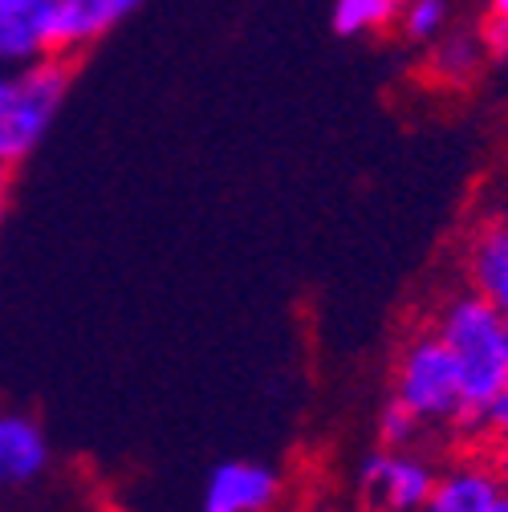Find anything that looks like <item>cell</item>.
<instances>
[{"label": "cell", "mask_w": 508, "mask_h": 512, "mask_svg": "<svg viewBox=\"0 0 508 512\" xmlns=\"http://www.w3.org/2000/svg\"><path fill=\"white\" fill-rule=\"evenodd\" d=\"M443 21H448V0H403V25L415 41L439 33Z\"/></svg>", "instance_id": "cell-14"}, {"label": "cell", "mask_w": 508, "mask_h": 512, "mask_svg": "<svg viewBox=\"0 0 508 512\" xmlns=\"http://www.w3.org/2000/svg\"><path fill=\"white\" fill-rule=\"evenodd\" d=\"M468 277L508 317V224H488L468 248Z\"/></svg>", "instance_id": "cell-10"}, {"label": "cell", "mask_w": 508, "mask_h": 512, "mask_svg": "<svg viewBox=\"0 0 508 512\" xmlns=\"http://www.w3.org/2000/svg\"><path fill=\"white\" fill-rule=\"evenodd\" d=\"M435 334L452 350L460 370V431L484 435V407L508 378L504 358V313L484 293H464L443 305Z\"/></svg>", "instance_id": "cell-1"}, {"label": "cell", "mask_w": 508, "mask_h": 512, "mask_svg": "<svg viewBox=\"0 0 508 512\" xmlns=\"http://www.w3.org/2000/svg\"><path fill=\"white\" fill-rule=\"evenodd\" d=\"M496 496H500V480L492 476L484 456H472L435 476L423 512H488Z\"/></svg>", "instance_id": "cell-8"}, {"label": "cell", "mask_w": 508, "mask_h": 512, "mask_svg": "<svg viewBox=\"0 0 508 512\" xmlns=\"http://www.w3.org/2000/svg\"><path fill=\"white\" fill-rule=\"evenodd\" d=\"M139 5L143 0H53V53L70 57L74 49H86Z\"/></svg>", "instance_id": "cell-5"}, {"label": "cell", "mask_w": 508, "mask_h": 512, "mask_svg": "<svg viewBox=\"0 0 508 512\" xmlns=\"http://www.w3.org/2000/svg\"><path fill=\"white\" fill-rule=\"evenodd\" d=\"M488 45H492L496 53H508V21L496 17V21L488 25Z\"/></svg>", "instance_id": "cell-17"}, {"label": "cell", "mask_w": 508, "mask_h": 512, "mask_svg": "<svg viewBox=\"0 0 508 512\" xmlns=\"http://www.w3.org/2000/svg\"><path fill=\"white\" fill-rule=\"evenodd\" d=\"M476 61H480V49H476V41L472 37H448L439 49H435V57H431V66H435V74L439 78H448V82H464L472 70H476Z\"/></svg>", "instance_id": "cell-12"}, {"label": "cell", "mask_w": 508, "mask_h": 512, "mask_svg": "<svg viewBox=\"0 0 508 512\" xmlns=\"http://www.w3.org/2000/svg\"><path fill=\"white\" fill-rule=\"evenodd\" d=\"M5 191H9V163H0V208H5Z\"/></svg>", "instance_id": "cell-18"}, {"label": "cell", "mask_w": 508, "mask_h": 512, "mask_svg": "<svg viewBox=\"0 0 508 512\" xmlns=\"http://www.w3.org/2000/svg\"><path fill=\"white\" fill-rule=\"evenodd\" d=\"M488 512H508V492H500L496 500H492V508Z\"/></svg>", "instance_id": "cell-19"}, {"label": "cell", "mask_w": 508, "mask_h": 512, "mask_svg": "<svg viewBox=\"0 0 508 512\" xmlns=\"http://www.w3.org/2000/svg\"><path fill=\"white\" fill-rule=\"evenodd\" d=\"M496 17H500V21H508V0H496Z\"/></svg>", "instance_id": "cell-20"}, {"label": "cell", "mask_w": 508, "mask_h": 512, "mask_svg": "<svg viewBox=\"0 0 508 512\" xmlns=\"http://www.w3.org/2000/svg\"><path fill=\"white\" fill-rule=\"evenodd\" d=\"M70 66L57 53L29 61V70L9 78V90L0 98V163H21L45 139L49 122L66 98Z\"/></svg>", "instance_id": "cell-2"}, {"label": "cell", "mask_w": 508, "mask_h": 512, "mask_svg": "<svg viewBox=\"0 0 508 512\" xmlns=\"http://www.w3.org/2000/svg\"><path fill=\"white\" fill-rule=\"evenodd\" d=\"M53 0H0V61L21 66L53 53Z\"/></svg>", "instance_id": "cell-6"}, {"label": "cell", "mask_w": 508, "mask_h": 512, "mask_svg": "<svg viewBox=\"0 0 508 512\" xmlns=\"http://www.w3.org/2000/svg\"><path fill=\"white\" fill-rule=\"evenodd\" d=\"M277 476L261 464H220L204 492V512H269Z\"/></svg>", "instance_id": "cell-7"}, {"label": "cell", "mask_w": 508, "mask_h": 512, "mask_svg": "<svg viewBox=\"0 0 508 512\" xmlns=\"http://www.w3.org/2000/svg\"><path fill=\"white\" fill-rule=\"evenodd\" d=\"M395 399H403L419 423L460 419V370L439 334H415L395 366Z\"/></svg>", "instance_id": "cell-3"}, {"label": "cell", "mask_w": 508, "mask_h": 512, "mask_svg": "<svg viewBox=\"0 0 508 512\" xmlns=\"http://www.w3.org/2000/svg\"><path fill=\"white\" fill-rule=\"evenodd\" d=\"M435 472L403 452H374L362 464V492L378 512H423Z\"/></svg>", "instance_id": "cell-4"}, {"label": "cell", "mask_w": 508, "mask_h": 512, "mask_svg": "<svg viewBox=\"0 0 508 512\" xmlns=\"http://www.w3.org/2000/svg\"><path fill=\"white\" fill-rule=\"evenodd\" d=\"M419 415L403 403V399H391L383 419H378V435H383V447H407L415 435H419Z\"/></svg>", "instance_id": "cell-13"}, {"label": "cell", "mask_w": 508, "mask_h": 512, "mask_svg": "<svg viewBox=\"0 0 508 512\" xmlns=\"http://www.w3.org/2000/svg\"><path fill=\"white\" fill-rule=\"evenodd\" d=\"M504 358H508V317H504Z\"/></svg>", "instance_id": "cell-21"}, {"label": "cell", "mask_w": 508, "mask_h": 512, "mask_svg": "<svg viewBox=\"0 0 508 512\" xmlns=\"http://www.w3.org/2000/svg\"><path fill=\"white\" fill-rule=\"evenodd\" d=\"M492 431H508V378L500 382V391L484 407V435H492Z\"/></svg>", "instance_id": "cell-16"}, {"label": "cell", "mask_w": 508, "mask_h": 512, "mask_svg": "<svg viewBox=\"0 0 508 512\" xmlns=\"http://www.w3.org/2000/svg\"><path fill=\"white\" fill-rule=\"evenodd\" d=\"M484 460H488L492 476L500 480V492H508V431H492V435H488Z\"/></svg>", "instance_id": "cell-15"}, {"label": "cell", "mask_w": 508, "mask_h": 512, "mask_svg": "<svg viewBox=\"0 0 508 512\" xmlns=\"http://www.w3.org/2000/svg\"><path fill=\"white\" fill-rule=\"evenodd\" d=\"M399 9H403V0H334V29L342 37L383 29Z\"/></svg>", "instance_id": "cell-11"}, {"label": "cell", "mask_w": 508, "mask_h": 512, "mask_svg": "<svg viewBox=\"0 0 508 512\" xmlns=\"http://www.w3.org/2000/svg\"><path fill=\"white\" fill-rule=\"evenodd\" d=\"M45 435L25 415H0V488L25 484L45 468Z\"/></svg>", "instance_id": "cell-9"}, {"label": "cell", "mask_w": 508, "mask_h": 512, "mask_svg": "<svg viewBox=\"0 0 508 512\" xmlns=\"http://www.w3.org/2000/svg\"><path fill=\"white\" fill-rule=\"evenodd\" d=\"M5 90H9V78H0V98H5Z\"/></svg>", "instance_id": "cell-22"}]
</instances>
